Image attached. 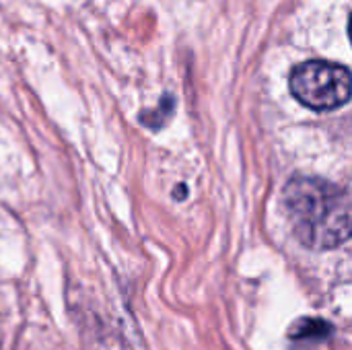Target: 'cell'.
Instances as JSON below:
<instances>
[{
  "mask_svg": "<svg viewBox=\"0 0 352 350\" xmlns=\"http://www.w3.org/2000/svg\"><path fill=\"white\" fill-rule=\"evenodd\" d=\"M291 93L305 107L332 111L351 97V72L342 64L328 60H309L293 68Z\"/></svg>",
  "mask_w": 352,
  "mask_h": 350,
  "instance_id": "7a4b0ae2",
  "label": "cell"
},
{
  "mask_svg": "<svg viewBox=\"0 0 352 350\" xmlns=\"http://www.w3.org/2000/svg\"><path fill=\"white\" fill-rule=\"evenodd\" d=\"M285 208L295 237L311 250H332L351 235L349 192L328 179L293 177L285 188Z\"/></svg>",
  "mask_w": 352,
  "mask_h": 350,
  "instance_id": "6da1fadb",
  "label": "cell"
}]
</instances>
